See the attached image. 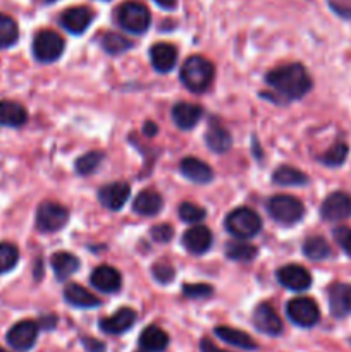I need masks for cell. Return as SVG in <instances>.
<instances>
[{
	"label": "cell",
	"mask_w": 351,
	"mask_h": 352,
	"mask_svg": "<svg viewBox=\"0 0 351 352\" xmlns=\"http://www.w3.org/2000/svg\"><path fill=\"white\" fill-rule=\"evenodd\" d=\"M253 325L258 332L265 333V336L275 337L282 332V322L275 309L267 302H262L255 308L253 313Z\"/></svg>",
	"instance_id": "cell-12"
},
{
	"label": "cell",
	"mask_w": 351,
	"mask_h": 352,
	"mask_svg": "<svg viewBox=\"0 0 351 352\" xmlns=\"http://www.w3.org/2000/svg\"><path fill=\"white\" fill-rule=\"evenodd\" d=\"M47 3H52V2H57V0H45Z\"/></svg>",
	"instance_id": "cell-47"
},
{
	"label": "cell",
	"mask_w": 351,
	"mask_h": 352,
	"mask_svg": "<svg viewBox=\"0 0 351 352\" xmlns=\"http://www.w3.org/2000/svg\"><path fill=\"white\" fill-rule=\"evenodd\" d=\"M182 294L189 299H206L213 294V289L209 284H184Z\"/></svg>",
	"instance_id": "cell-38"
},
{
	"label": "cell",
	"mask_w": 351,
	"mask_h": 352,
	"mask_svg": "<svg viewBox=\"0 0 351 352\" xmlns=\"http://www.w3.org/2000/svg\"><path fill=\"white\" fill-rule=\"evenodd\" d=\"M64 52V40L55 31L41 30L33 38V55L41 64H52L61 58Z\"/></svg>",
	"instance_id": "cell-6"
},
{
	"label": "cell",
	"mask_w": 351,
	"mask_h": 352,
	"mask_svg": "<svg viewBox=\"0 0 351 352\" xmlns=\"http://www.w3.org/2000/svg\"><path fill=\"white\" fill-rule=\"evenodd\" d=\"M181 172L186 179H189L193 182H198V184H206V182H210L213 179L212 168L205 162L195 157L182 158Z\"/></svg>",
	"instance_id": "cell-23"
},
{
	"label": "cell",
	"mask_w": 351,
	"mask_h": 352,
	"mask_svg": "<svg viewBox=\"0 0 351 352\" xmlns=\"http://www.w3.org/2000/svg\"><path fill=\"white\" fill-rule=\"evenodd\" d=\"M116 21L123 30L134 34H143L150 28L151 16L147 6L136 0H126L116 10Z\"/></svg>",
	"instance_id": "cell-3"
},
{
	"label": "cell",
	"mask_w": 351,
	"mask_h": 352,
	"mask_svg": "<svg viewBox=\"0 0 351 352\" xmlns=\"http://www.w3.org/2000/svg\"><path fill=\"white\" fill-rule=\"evenodd\" d=\"M89 282H92L93 287L98 289V291L112 294V292H117L120 289V285H123V277H120V274L114 267L102 265V267L93 270Z\"/></svg>",
	"instance_id": "cell-16"
},
{
	"label": "cell",
	"mask_w": 351,
	"mask_h": 352,
	"mask_svg": "<svg viewBox=\"0 0 351 352\" xmlns=\"http://www.w3.org/2000/svg\"><path fill=\"white\" fill-rule=\"evenodd\" d=\"M286 315L295 325L310 329L317 325L320 320V309L312 298H296L291 299L286 306Z\"/></svg>",
	"instance_id": "cell-8"
},
{
	"label": "cell",
	"mask_w": 351,
	"mask_h": 352,
	"mask_svg": "<svg viewBox=\"0 0 351 352\" xmlns=\"http://www.w3.org/2000/svg\"><path fill=\"white\" fill-rule=\"evenodd\" d=\"M203 116V110L200 105L188 102H179L172 107V120L179 129H193L200 122Z\"/></svg>",
	"instance_id": "cell-18"
},
{
	"label": "cell",
	"mask_w": 351,
	"mask_h": 352,
	"mask_svg": "<svg viewBox=\"0 0 351 352\" xmlns=\"http://www.w3.org/2000/svg\"><path fill=\"white\" fill-rule=\"evenodd\" d=\"M332 236H334V239H336V243L339 244L341 250H343L348 256H351V229L350 227H337V229H334Z\"/></svg>",
	"instance_id": "cell-39"
},
{
	"label": "cell",
	"mask_w": 351,
	"mask_h": 352,
	"mask_svg": "<svg viewBox=\"0 0 351 352\" xmlns=\"http://www.w3.org/2000/svg\"><path fill=\"white\" fill-rule=\"evenodd\" d=\"M274 182L279 186H305L308 184V177L298 168L282 165L274 172Z\"/></svg>",
	"instance_id": "cell-29"
},
{
	"label": "cell",
	"mask_w": 351,
	"mask_h": 352,
	"mask_svg": "<svg viewBox=\"0 0 351 352\" xmlns=\"http://www.w3.org/2000/svg\"><path fill=\"white\" fill-rule=\"evenodd\" d=\"M267 210L268 215L282 226H292V223L299 222L305 215L303 203L295 196L288 195H277L268 199Z\"/></svg>",
	"instance_id": "cell-5"
},
{
	"label": "cell",
	"mask_w": 351,
	"mask_h": 352,
	"mask_svg": "<svg viewBox=\"0 0 351 352\" xmlns=\"http://www.w3.org/2000/svg\"><path fill=\"white\" fill-rule=\"evenodd\" d=\"M320 215L329 222H339L351 217V196L348 192L336 191L323 199L320 206Z\"/></svg>",
	"instance_id": "cell-10"
},
{
	"label": "cell",
	"mask_w": 351,
	"mask_h": 352,
	"mask_svg": "<svg viewBox=\"0 0 351 352\" xmlns=\"http://www.w3.org/2000/svg\"><path fill=\"white\" fill-rule=\"evenodd\" d=\"M52 268H54L57 280L62 282L76 274V270L79 268V260L72 253L58 251L52 256Z\"/></svg>",
	"instance_id": "cell-28"
},
{
	"label": "cell",
	"mask_w": 351,
	"mask_h": 352,
	"mask_svg": "<svg viewBox=\"0 0 351 352\" xmlns=\"http://www.w3.org/2000/svg\"><path fill=\"white\" fill-rule=\"evenodd\" d=\"M150 62L157 72H169L178 62V50L171 43H157L150 48Z\"/></svg>",
	"instance_id": "cell-21"
},
{
	"label": "cell",
	"mask_w": 351,
	"mask_h": 352,
	"mask_svg": "<svg viewBox=\"0 0 351 352\" xmlns=\"http://www.w3.org/2000/svg\"><path fill=\"white\" fill-rule=\"evenodd\" d=\"M0 352H6V351H3V349H2V347H0Z\"/></svg>",
	"instance_id": "cell-48"
},
{
	"label": "cell",
	"mask_w": 351,
	"mask_h": 352,
	"mask_svg": "<svg viewBox=\"0 0 351 352\" xmlns=\"http://www.w3.org/2000/svg\"><path fill=\"white\" fill-rule=\"evenodd\" d=\"M64 299L74 308H83V309H89V308H98L102 305L98 298L95 294L85 289L83 285L79 284H69L65 285L64 289Z\"/></svg>",
	"instance_id": "cell-22"
},
{
	"label": "cell",
	"mask_w": 351,
	"mask_h": 352,
	"mask_svg": "<svg viewBox=\"0 0 351 352\" xmlns=\"http://www.w3.org/2000/svg\"><path fill=\"white\" fill-rule=\"evenodd\" d=\"M329 7L344 19H351V0H329Z\"/></svg>",
	"instance_id": "cell-42"
},
{
	"label": "cell",
	"mask_w": 351,
	"mask_h": 352,
	"mask_svg": "<svg viewBox=\"0 0 351 352\" xmlns=\"http://www.w3.org/2000/svg\"><path fill=\"white\" fill-rule=\"evenodd\" d=\"M131 195V188L127 182L119 181V182H110L100 188L98 191V199L105 208L117 212L124 206V203L127 201Z\"/></svg>",
	"instance_id": "cell-13"
},
{
	"label": "cell",
	"mask_w": 351,
	"mask_h": 352,
	"mask_svg": "<svg viewBox=\"0 0 351 352\" xmlns=\"http://www.w3.org/2000/svg\"><path fill=\"white\" fill-rule=\"evenodd\" d=\"M265 81L286 100H299L312 89V79L301 64L281 65L268 72Z\"/></svg>",
	"instance_id": "cell-1"
},
{
	"label": "cell",
	"mask_w": 351,
	"mask_h": 352,
	"mask_svg": "<svg viewBox=\"0 0 351 352\" xmlns=\"http://www.w3.org/2000/svg\"><path fill=\"white\" fill-rule=\"evenodd\" d=\"M40 332V325L33 320H23L16 323L12 329L7 332V344L17 352H28L34 347Z\"/></svg>",
	"instance_id": "cell-9"
},
{
	"label": "cell",
	"mask_w": 351,
	"mask_h": 352,
	"mask_svg": "<svg viewBox=\"0 0 351 352\" xmlns=\"http://www.w3.org/2000/svg\"><path fill=\"white\" fill-rule=\"evenodd\" d=\"M155 2H157V6H160L162 9L167 10L176 9V6H178V0H155Z\"/></svg>",
	"instance_id": "cell-45"
},
{
	"label": "cell",
	"mask_w": 351,
	"mask_h": 352,
	"mask_svg": "<svg viewBox=\"0 0 351 352\" xmlns=\"http://www.w3.org/2000/svg\"><path fill=\"white\" fill-rule=\"evenodd\" d=\"M93 21V12L88 7H71L61 16V24L71 34H83Z\"/></svg>",
	"instance_id": "cell-14"
},
{
	"label": "cell",
	"mask_w": 351,
	"mask_h": 352,
	"mask_svg": "<svg viewBox=\"0 0 351 352\" xmlns=\"http://www.w3.org/2000/svg\"><path fill=\"white\" fill-rule=\"evenodd\" d=\"M182 244L191 254H203L212 246V232L203 226L191 227L182 234Z\"/></svg>",
	"instance_id": "cell-19"
},
{
	"label": "cell",
	"mask_w": 351,
	"mask_h": 352,
	"mask_svg": "<svg viewBox=\"0 0 351 352\" xmlns=\"http://www.w3.org/2000/svg\"><path fill=\"white\" fill-rule=\"evenodd\" d=\"M205 143L213 153H226L233 144V138H231L229 131L219 122V120L212 119L209 122L205 134Z\"/></svg>",
	"instance_id": "cell-20"
},
{
	"label": "cell",
	"mask_w": 351,
	"mask_h": 352,
	"mask_svg": "<svg viewBox=\"0 0 351 352\" xmlns=\"http://www.w3.org/2000/svg\"><path fill=\"white\" fill-rule=\"evenodd\" d=\"M226 229L237 239H251L262 230V219L251 208L241 206L226 217Z\"/></svg>",
	"instance_id": "cell-4"
},
{
	"label": "cell",
	"mask_w": 351,
	"mask_h": 352,
	"mask_svg": "<svg viewBox=\"0 0 351 352\" xmlns=\"http://www.w3.org/2000/svg\"><path fill=\"white\" fill-rule=\"evenodd\" d=\"M83 346L88 352H105V346L100 340L89 339V337H83Z\"/></svg>",
	"instance_id": "cell-43"
},
{
	"label": "cell",
	"mask_w": 351,
	"mask_h": 352,
	"mask_svg": "<svg viewBox=\"0 0 351 352\" xmlns=\"http://www.w3.org/2000/svg\"><path fill=\"white\" fill-rule=\"evenodd\" d=\"M172 236H174V230H172V227L169 223H158V226L151 227V237L157 243H169L172 239Z\"/></svg>",
	"instance_id": "cell-41"
},
{
	"label": "cell",
	"mask_w": 351,
	"mask_h": 352,
	"mask_svg": "<svg viewBox=\"0 0 351 352\" xmlns=\"http://www.w3.org/2000/svg\"><path fill=\"white\" fill-rule=\"evenodd\" d=\"M206 212L202 208V206L195 205V203L184 201L181 206H179V217H181L182 222L186 223H198L205 219Z\"/></svg>",
	"instance_id": "cell-37"
},
{
	"label": "cell",
	"mask_w": 351,
	"mask_h": 352,
	"mask_svg": "<svg viewBox=\"0 0 351 352\" xmlns=\"http://www.w3.org/2000/svg\"><path fill=\"white\" fill-rule=\"evenodd\" d=\"M69 212L55 201H43L36 210V229L40 232H57L67 223Z\"/></svg>",
	"instance_id": "cell-7"
},
{
	"label": "cell",
	"mask_w": 351,
	"mask_h": 352,
	"mask_svg": "<svg viewBox=\"0 0 351 352\" xmlns=\"http://www.w3.org/2000/svg\"><path fill=\"white\" fill-rule=\"evenodd\" d=\"M169 346V336L158 327L151 325L140 336V347L145 352H164Z\"/></svg>",
	"instance_id": "cell-26"
},
{
	"label": "cell",
	"mask_w": 351,
	"mask_h": 352,
	"mask_svg": "<svg viewBox=\"0 0 351 352\" xmlns=\"http://www.w3.org/2000/svg\"><path fill=\"white\" fill-rule=\"evenodd\" d=\"M19 38V28L16 21L7 14L0 12V48H9Z\"/></svg>",
	"instance_id": "cell-31"
},
{
	"label": "cell",
	"mask_w": 351,
	"mask_h": 352,
	"mask_svg": "<svg viewBox=\"0 0 351 352\" xmlns=\"http://www.w3.org/2000/svg\"><path fill=\"white\" fill-rule=\"evenodd\" d=\"M329 308L336 318L351 315V284H334L329 289Z\"/></svg>",
	"instance_id": "cell-17"
},
{
	"label": "cell",
	"mask_w": 351,
	"mask_h": 352,
	"mask_svg": "<svg viewBox=\"0 0 351 352\" xmlns=\"http://www.w3.org/2000/svg\"><path fill=\"white\" fill-rule=\"evenodd\" d=\"M100 45H102L103 50L110 55L124 54V52H127L131 47H133L131 40H127L126 36H123V34L119 33H112V31L103 34L102 40H100Z\"/></svg>",
	"instance_id": "cell-32"
},
{
	"label": "cell",
	"mask_w": 351,
	"mask_h": 352,
	"mask_svg": "<svg viewBox=\"0 0 351 352\" xmlns=\"http://www.w3.org/2000/svg\"><path fill=\"white\" fill-rule=\"evenodd\" d=\"M136 323V313L131 308H120L109 318L100 320V329L110 336H120Z\"/></svg>",
	"instance_id": "cell-15"
},
{
	"label": "cell",
	"mask_w": 351,
	"mask_h": 352,
	"mask_svg": "<svg viewBox=\"0 0 351 352\" xmlns=\"http://www.w3.org/2000/svg\"><path fill=\"white\" fill-rule=\"evenodd\" d=\"M164 206V201H162V196L158 192L151 191V189H147V191H141L140 195L134 198L133 210L138 213V215L143 217H153L157 215L158 212Z\"/></svg>",
	"instance_id": "cell-25"
},
{
	"label": "cell",
	"mask_w": 351,
	"mask_h": 352,
	"mask_svg": "<svg viewBox=\"0 0 351 352\" xmlns=\"http://www.w3.org/2000/svg\"><path fill=\"white\" fill-rule=\"evenodd\" d=\"M213 74H215V69L209 58L202 57V55H193V57L186 58L184 64L181 65L179 78L189 91L200 95L210 88Z\"/></svg>",
	"instance_id": "cell-2"
},
{
	"label": "cell",
	"mask_w": 351,
	"mask_h": 352,
	"mask_svg": "<svg viewBox=\"0 0 351 352\" xmlns=\"http://www.w3.org/2000/svg\"><path fill=\"white\" fill-rule=\"evenodd\" d=\"M143 352H145V351H143Z\"/></svg>",
	"instance_id": "cell-49"
},
{
	"label": "cell",
	"mask_w": 351,
	"mask_h": 352,
	"mask_svg": "<svg viewBox=\"0 0 351 352\" xmlns=\"http://www.w3.org/2000/svg\"><path fill=\"white\" fill-rule=\"evenodd\" d=\"M277 280L282 287L289 289V291L301 292L312 285V275L299 265H286L277 270Z\"/></svg>",
	"instance_id": "cell-11"
},
{
	"label": "cell",
	"mask_w": 351,
	"mask_h": 352,
	"mask_svg": "<svg viewBox=\"0 0 351 352\" xmlns=\"http://www.w3.org/2000/svg\"><path fill=\"white\" fill-rule=\"evenodd\" d=\"M348 144L346 143H336L332 148H330L327 153H323L320 157V162L327 167H339V165L344 164L348 157Z\"/></svg>",
	"instance_id": "cell-36"
},
{
	"label": "cell",
	"mask_w": 351,
	"mask_h": 352,
	"mask_svg": "<svg viewBox=\"0 0 351 352\" xmlns=\"http://www.w3.org/2000/svg\"><path fill=\"white\" fill-rule=\"evenodd\" d=\"M103 162V153L102 151H88L83 157H79L76 160V172L79 175H89L92 172H95L100 167V164Z\"/></svg>",
	"instance_id": "cell-34"
},
{
	"label": "cell",
	"mask_w": 351,
	"mask_h": 352,
	"mask_svg": "<svg viewBox=\"0 0 351 352\" xmlns=\"http://www.w3.org/2000/svg\"><path fill=\"white\" fill-rule=\"evenodd\" d=\"M200 349H202V352H227V351L219 349V347H217L215 344L209 339H203L202 342H200Z\"/></svg>",
	"instance_id": "cell-44"
},
{
	"label": "cell",
	"mask_w": 351,
	"mask_h": 352,
	"mask_svg": "<svg viewBox=\"0 0 351 352\" xmlns=\"http://www.w3.org/2000/svg\"><path fill=\"white\" fill-rule=\"evenodd\" d=\"M19 260V250L10 243H0V275L12 270Z\"/></svg>",
	"instance_id": "cell-35"
},
{
	"label": "cell",
	"mask_w": 351,
	"mask_h": 352,
	"mask_svg": "<svg viewBox=\"0 0 351 352\" xmlns=\"http://www.w3.org/2000/svg\"><path fill=\"white\" fill-rule=\"evenodd\" d=\"M28 122V112L23 105L10 100H0V126L21 127Z\"/></svg>",
	"instance_id": "cell-24"
},
{
	"label": "cell",
	"mask_w": 351,
	"mask_h": 352,
	"mask_svg": "<svg viewBox=\"0 0 351 352\" xmlns=\"http://www.w3.org/2000/svg\"><path fill=\"white\" fill-rule=\"evenodd\" d=\"M226 256L233 261L248 263L257 256V248L246 243H229L226 246Z\"/></svg>",
	"instance_id": "cell-33"
},
{
	"label": "cell",
	"mask_w": 351,
	"mask_h": 352,
	"mask_svg": "<svg viewBox=\"0 0 351 352\" xmlns=\"http://www.w3.org/2000/svg\"><path fill=\"white\" fill-rule=\"evenodd\" d=\"M215 336L226 344H231V346L240 347V349L244 351H255L258 347L257 342L248 333L236 329H231V327H217Z\"/></svg>",
	"instance_id": "cell-27"
},
{
	"label": "cell",
	"mask_w": 351,
	"mask_h": 352,
	"mask_svg": "<svg viewBox=\"0 0 351 352\" xmlns=\"http://www.w3.org/2000/svg\"><path fill=\"white\" fill-rule=\"evenodd\" d=\"M143 133H145V136H155V134H157V126L148 120V122L143 126Z\"/></svg>",
	"instance_id": "cell-46"
},
{
	"label": "cell",
	"mask_w": 351,
	"mask_h": 352,
	"mask_svg": "<svg viewBox=\"0 0 351 352\" xmlns=\"http://www.w3.org/2000/svg\"><path fill=\"white\" fill-rule=\"evenodd\" d=\"M303 254L310 260H326L330 256V246L327 244V241L320 236H312L305 241L303 244Z\"/></svg>",
	"instance_id": "cell-30"
},
{
	"label": "cell",
	"mask_w": 351,
	"mask_h": 352,
	"mask_svg": "<svg viewBox=\"0 0 351 352\" xmlns=\"http://www.w3.org/2000/svg\"><path fill=\"white\" fill-rule=\"evenodd\" d=\"M151 274H153V278L160 284H169V282L174 278V268L167 263H157L151 268Z\"/></svg>",
	"instance_id": "cell-40"
}]
</instances>
